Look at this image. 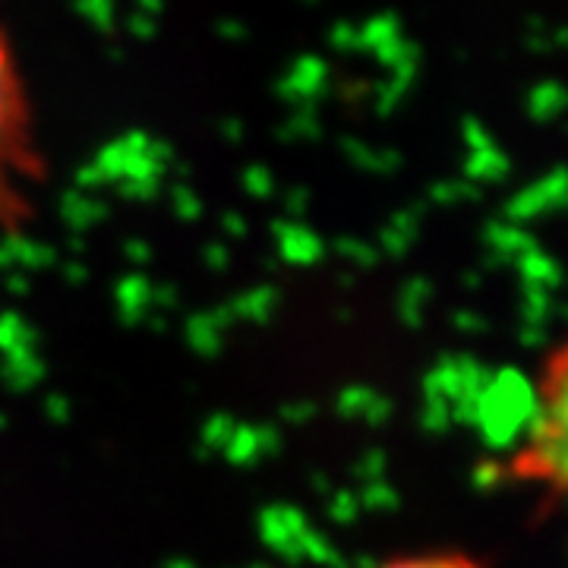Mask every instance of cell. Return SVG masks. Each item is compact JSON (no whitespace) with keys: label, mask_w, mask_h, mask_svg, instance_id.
Wrapping results in <instances>:
<instances>
[{"label":"cell","mask_w":568,"mask_h":568,"mask_svg":"<svg viewBox=\"0 0 568 568\" xmlns=\"http://www.w3.org/2000/svg\"><path fill=\"white\" fill-rule=\"evenodd\" d=\"M51 183L39 104L13 29L0 17V244H13L39 222Z\"/></svg>","instance_id":"1"},{"label":"cell","mask_w":568,"mask_h":568,"mask_svg":"<svg viewBox=\"0 0 568 568\" xmlns=\"http://www.w3.org/2000/svg\"><path fill=\"white\" fill-rule=\"evenodd\" d=\"M499 477L552 503H568V335L534 369L528 420L503 458Z\"/></svg>","instance_id":"2"},{"label":"cell","mask_w":568,"mask_h":568,"mask_svg":"<svg viewBox=\"0 0 568 568\" xmlns=\"http://www.w3.org/2000/svg\"><path fill=\"white\" fill-rule=\"evenodd\" d=\"M373 568H489L484 559L458 547H420L392 552Z\"/></svg>","instance_id":"3"}]
</instances>
